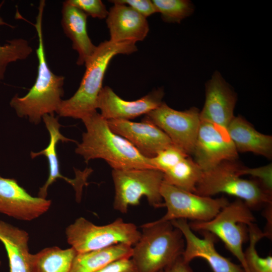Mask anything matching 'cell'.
I'll list each match as a JSON object with an SVG mask.
<instances>
[{"label":"cell","instance_id":"2e32d148","mask_svg":"<svg viewBox=\"0 0 272 272\" xmlns=\"http://www.w3.org/2000/svg\"><path fill=\"white\" fill-rule=\"evenodd\" d=\"M237 96L221 74L216 71L205 85V102L199 112L201 121L227 128L234 117Z\"/></svg>","mask_w":272,"mask_h":272},{"label":"cell","instance_id":"e0dca14e","mask_svg":"<svg viewBox=\"0 0 272 272\" xmlns=\"http://www.w3.org/2000/svg\"><path fill=\"white\" fill-rule=\"evenodd\" d=\"M114 5L108 11L106 22L113 42L143 41L149 31L146 18L130 7L112 3Z\"/></svg>","mask_w":272,"mask_h":272},{"label":"cell","instance_id":"4fadbf2b","mask_svg":"<svg viewBox=\"0 0 272 272\" xmlns=\"http://www.w3.org/2000/svg\"><path fill=\"white\" fill-rule=\"evenodd\" d=\"M170 222L183 236L185 248L182 257L185 261L190 263L195 258H201L206 260L213 272H245L240 264L233 262L217 251L215 246L216 237L214 234L201 231L203 238H200L193 232L187 220L177 219Z\"/></svg>","mask_w":272,"mask_h":272},{"label":"cell","instance_id":"3957f363","mask_svg":"<svg viewBox=\"0 0 272 272\" xmlns=\"http://www.w3.org/2000/svg\"><path fill=\"white\" fill-rule=\"evenodd\" d=\"M135 42H113L106 40L97 46L85 64L86 70L80 86L69 99L62 100L57 113L61 117L82 120L97 111V102L106 71L112 58L130 54L138 50Z\"/></svg>","mask_w":272,"mask_h":272},{"label":"cell","instance_id":"7402d4cb","mask_svg":"<svg viewBox=\"0 0 272 272\" xmlns=\"http://www.w3.org/2000/svg\"><path fill=\"white\" fill-rule=\"evenodd\" d=\"M132 246L118 244L108 247L77 254L71 272H95L111 263L123 258H130Z\"/></svg>","mask_w":272,"mask_h":272},{"label":"cell","instance_id":"7c38bea8","mask_svg":"<svg viewBox=\"0 0 272 272\" xmlns=\"http://www.w3.org/2000/svg\"><path fill=\"white\" fill-rule=\"evenodd\" d=\"M51 200L30 194L14 178L0 175V213L24 221H31L46 213Z\"/></svg>","mask_w":272,"mask_h":272},{"label":"cell","instance_id":"484cf974","mask_svg":"<svg viewBox=\"0 0 272 272\" xmlns=\"http://www.w3.org/2000/svg\"><path fill=\"white\" fill-rule=\"evenodd\" d=\"M4 2L0 4V10ZM14 27L5 22L0 15V26ZM32 48L28 41L22 38L8 41L4 45H0V80H3L8 64L19 60L26 59L32 52Z\"/></svg>","mask_w":272,"mask_h":272},{"label":"cell","instance_id":"ba28073f","mask_svg":"<svg viewBox=\"0 0 272 272\" xmlns=\"http://www.w3.org/2000/svg\"><path fill=\"white\" fill-rule=\"evenodd\" d=\"M112 177L116 211L126 214L129 206L138 205L144 196L154 208L164 207L160 193L164 180L162 172L154 169H112Z\"/></svg>","mask_w":272,"mask_h":272},{"label":"cell","instance_id":"44dd1931","mask_svg":"<svg viewBox=\"0 0 272 272\" xmlns=\"http://www.w3.org/2000/svg\"><path fill=\"white\" fill-rule=\"evenodd\" d=\"M29 239L26 231L0 220V241L7 253L10 272H32Z\"/></svg>","mask_w":272,"mask_h":272},{"label":"cell","instance_id":"7a4b0ae2","mask_svg":"<svg viewBox=\"0 0 272 272\" xmlns=\"http://www.w3.org/2000/svg\"><path fill=\"white\" fill-rule=\"evenodd\" d=\"M45 1L39 2L36 23L33 24L38 38L36 50L38 64L35 82L23 97L15 95L10 102L19 117H28L34 124H39L46 114L57 112L63 94L64 78L53 74L49 69L45 53L42 33V18Z\"/></svg>","mask_w":272,"mask_h":272},{"label":"cell","instance_id":"cb8c5ba5","mask_svg":"<svg viewBox=\"0 0 272 272\" xmlns=\"http://www.w3.org/2000/svg\"><path fill=\"white\" fill-rule=\"evenodd\" d=\"M203 171L187 156L163 173V181L182 190L195 193Z\"/></svg>","mask_w":272,"mask_h":272},{"label":"cell","instance_id":"d6a6232c","mask_svg":"<svg viewBox=\"0 0 272 272\" xmlns=\"http://www.w3.org/2000/svg\"><path fill=\"white\" fill-rule=\"evenodd\" d=\"M159 272H194L189 263L185 261L182 255Z\"/></svg>","mask_w":272,"mask_h":272},{"label":"cell","instance_id":"ac0fdd59","mask_svg":"<svg viewBox=\"0 0 272 272\" xmlns=\"http://www.w3.org/2000/svg\"><path fill=\"white\" fill-rule=\"evenodd\" d=\"M61 26L65 35L71 40L73 49L78 53L77 64H85L95 52L94 45L87 32V15L76 7L63 3Z\"/></svg>","mask_w":272,"mask_h":272},{"label":"cell","instance_id":"277c9868","mask_svg":"<svg viewBox=\"0 0 272 272\" xmlns=\"http://www.w3.org/2000/svg\"><path fill=\"white\" fill-rule=\"evenodd\" d=\"M141 228L131 257L137 272H159L182 255L185 248L183 236L170 221H155Z\"/></svg>","mask_w":272,"mask_h":272},{"label":"cell","instance_id":"52a82bcc","mask_svg":"<svg viewBox=\"0 0 272 272\" xmlns=\"http://www.w3.org/2000/svg\"><path fill=\"white\" fill-rule=\"evenodd\" d=\"M67 243L78 253L102 249L118 244L133 246L141 232L135 225L118 218L105 225H96L84 217L77 219L65 231Z\"/></svg>","mask_w":272,"mask_h":272},{"label":"cell","instance_id":"d6986e66","mask_svg":"<svg viewBox=\"0 0 272 272\" xmlns=\"http://www.w3.org/2000/svg\"><path fill=\"white\" fill-rule=\"evenodd\" d=\"M42 119L49 134V142L44 149L38 152H31L30 156L33 159L43 155L46 157L48 160V176L44 185L39 188L38 193V197L46 198L49 187L58 178L64 179L76 187V189L77 180L65 177L60 173L59 160L56 152V145L59 141L62 142L75 141L65 137L60 133L59 129L61 125L54 115L46 114L42 117Z\"/></svg>","mask_w":272,"mask_h":272},{"label":"cell","instance_id":"5bb4252c","mask_svg":"<svg viewBox=\"0 0 272 272\" xmlns=\"http://www.w3.org/2000/svg\"><path fill=\"white\" fill-rule=\"evenodd\" d=\"M164 92L160 88L134 101H126L119 97L109 86L103 87L99 94L97 109L106 119L127 120L146 114L159 106Z\"/></svg>","mask_w":272,"mask_h":272},{"label":"cell","instance_id":"83f0119b","mask_svg":"<svg viewBox=\"0 0 272 272\" xmlns=\"http://www.w3.org/2000/svg\"><path fill=\"white\" fill-rule=\"evenodd\" d=\"M187 156L189 155L173 144L158 152L150 160L154 169L164 173Z\"/></svg>","mask_w":272,"mask_h":272},{"label":"cell","instance_id":"8fae6325","mask_svg":"<svg viewBox=\"0 0 272 272\" xmlns=\"http://www.w3.org/2000/svg\"><path fill=\"white\" fill-rule=\"evenodd\" d=\"M192 154L194 161L203 171L238 157V152L227 128L201 120Z\"/></svg>","mask_w":272,"mask_h":272},{"label":"cell","instance_id":"9c48e42d","mask_svg":"<svg viewBox=\"0 0 272 272\" xmlns=\"http://www.w3.org/2000/svg\"><path fill=\"white\" fill-rule=\"evenodd\" d=\"M160 193L167 208L157 222L177 219L206 222L213 219L229 202L225 197L214 198L187 191L163 182Z\"/></svg>","mask_w":272,"mask_h":272},{"label":"cell","instance_id":"603a6c76","mask_svg":"<svg viewBox=\"0 0 272 272\" xmlns=\"http://www.w3.org/2000/svg\"><path fill=\"white\" fill-rule=\"evenodd\" d=\"M77 251L73 248L61 249L57 246L44 248L31 254L32 272H71Z\"/></svg>","mask_w":272,"mask_h":272},{"label":"cell","instance_id":"30bf717a","mask_svg":"<svg viewBox=\"0 0 272 272\" xmlns=\"http://www.w3.org/2000/svg\"><path fill=\"white\" fill-rule=\"evenodd\" d=\"M199 112L195 107L184 111L176 110L162 102L146 114L142 120L157 126L174 146L189 155L192 154L200 123Z\"/></svg>","mask_w":272,"mask_h":272},{"label":"cell","instance_id":"9a60e30c","mask_svg":"<svg viewBox=\"0 0 272 272\" xmlns=\"http://www.w3.org/2000/svg\"><path fill=\"white\" fill-rule=\"evenodd\" d=\"M110 129L134 146L144 157L152 158L173 145L168 135L154 124L127 120H107Z\"/></svg>","mask_w":272,"mask_h":272},{"label":"cell","instance_id":"f546056e","mask_svg":"<svg viewBox=\"0 0 272 272\" xmlns=\"http://www.w3.org/2000/svg\"><path fill=\"white\" fill-rule=\"evenodd\" d=\"M240 173L241 176L249 174L258 178V180L267 189L271 190V164L254 168L241 167L240 169Z\"/></svg>","mask_w":272,"mask_h":272},{"label":"cell","instance_id":"5b68a950","mask_svg":"<svg viewBox=\"0 0 272 272\" xmlns=\"http://www.w3.org/2000/svg\"><path fill=\"white\" fill-rule=\"evenodd\" d=\"M241 166L234 161H224L203 171L196 186L195 193L209 196L225 193L243 200L252 210H258L272 204L271 190L259 180L241 178Z\"/></svg>","mask_w":272,"mask_h":272},{"label":"cell","instance_id":"f1b7e54d","mask_svg":"<svg viewBox=\"0 0 272 272\" xmlns=\"http://www.w3.org/2000/svg\"><path fill=\"white\" fill-rule=\"evenodd\" d=\"M66 2L87 16L94 18L105 19L108 14V11L101 0H67Z\"/></svg>","mask_w":272,"mask_h":272},{"label":"cell","instance_id":"1f68e13d","mask_svg":"<svg viewBox=\"0 0 272 272\" xmlns=\"http://www.w3.org/2000/svg\"><path fill=\"white\" fill-rule=\"evenodd\" d=\"M95 272H137V270L130 258L116 260Z\"/></svg>","mask_w":272,"mask_h":272},{"label":"cell","instance_id":"4dcf8cb0","mask_svg":"<svg viewBox=\"0 0 272 272\" xmlns=\"http://www.w3.org/2000/svg\"><path fill=\"white\" fill-rule=\"evenodd\" d=\"M109 2L126 5L145 18L157 13L151 0H114Z\"/></svg>","mask_w":272,"mask_h":272},{"label":"cell","instance_id":"6da1fadb","mask_svg":"<svg viewBox=\"0 0 272 272\" xmlns=\"http://www.w3.org/2000/svg\"><path fill=\"white\" fill-rule=\"evenodd\" d=\"M82 120L86 130L75 152L86 163L102 159L112 169H154L150 158L144 157L129 142L114 132L100 113L96 111Z\"/></svg>","mask_w":272,"mask_h":272},{"label":"cell","instance_id":"836d02e7","mask_svg":"<svg viewBox=\"0 0 272 272\" xmlns=\"http://www.w3.org/2000/svg\"><path fill=\"white\" fill-rule=\"evenodd\" d=\"M1 261L0 260V266H1Z\"/></svg>","mask_w":272,"mask_h":272},{"label":"cell","instance_id":"8992f818","mask_svg":"<svg viewBox=\"0 0 272 272\" xmlns=\"http://www.w3.org/2000/svg\"><path fill=\"white\" fill-rule=\"evenodd\" d=\"M251 210L240 199L229 202L212 220L188 223L192 231H207L220 238L247 272L243 244L249 239L248 225L255 222Z\"/></svg>","mask_w":272,"mask_h":272},{"label":"cell","instance_id":"ffe728a7","mask_svg":"<svg viewBox=\"0 0 272 272\" xmlns=\"http://www.w3.org/2000/svg\"><path fill=\"white\" fill-rule=\"evenodd\" d=\"M237 152H252L270 158L272 137L257 131L241 116H234L227 127Z\"/></svg>","mask_w":272,"mask_h":272},{"label":"cell","instance_id":"4316f807","mask_svg":"<svg viewBox=\"0 0 272 272\" xmlns=\"http://www.w3.org/2000/svg\"><path fill=\"white\" fill-rule=\"evenodd\" d=\"M157 13L167 23H180L194 12L193 5L187 0H152Z\"/></svg>","mask_w":272,"mask_h":272},{"label":"cell","instance_id":"d4e9b609","mask_svg":"<svg viewBox=\"0 0 272 272\" xmlns=\"http://www.w3.org/2000/svg\"><path fill=\"white\" fill-rule=\"evenodd\" d=\"M249 245L244 251L247 272H272V256L262 257L256 249V244L261 238L267 237L254 223L248 225Z\"/></svg>","mask_w":272,"mask_h":272}]
</instances>
